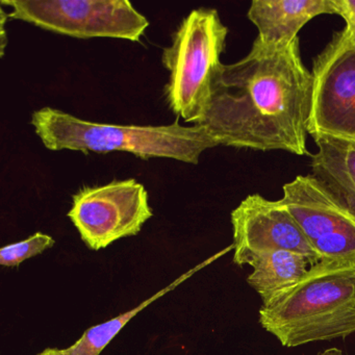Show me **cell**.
Segmentation results:
<instances>
[{"mask_svg": "<svg viewBox=\"0 0 355 355\" xmlns=\"http://www.w3.org/2000/svg\"><path fill=\"white\" fill-rule=\"evenodd\" d=\"M311 87L299 39L286 47L255 39L246 57L220 68L201 125L221 146L311 155Z\"/></svg>", "mask_w": 355, "mask_h": 355, "instance_id": "1", "label": "cell"}, {"mask_svg": "<svg viewBox=\"0 0 355 355\" xmlns=\"http://www.w3.org/2000/svg\"><path fill=\"white\" fill-rule=\"evenodd\" d=\"M259 324L288 348L355 332V259L322 261L261 304Z\"/></svg>", "mask_w": 355, "mask_h": 355, "instance_id": "2", "label": "cell"}, {"mask_svg": "<svg viewBox=\"0 0 355 355\" xmlns=\"http://www.w3.org/2000/svg\"><path fill=\"white\" fill-rule=\"evenodd\" d=\"M31 124L51 151L128 153L141 159H175L197 165L205 150L221 146L203 125H120L87 121L53 107L35 111Z\"/></svg>", "mask_w": 355, "mask_h": 355, "instance_id": "3", "label": "cell"}, {"mask_svg": "<svg viewBox=\"0 0 355 355\" xmlns=\"http://www.w3.org/2000/svg\"><path fill=\"white\" fill-rule=\"evenodd\" d=\"M227 35L217 10L199 8L180 22L164 49L162 63L169 72L166 103L187 123L201 125L205 120Z\"/></svg>", "mask_w": 355, "mask_h": 355, "instance_id": "4", "label": "cell"}, {"mask_svg": "<svg viewBox=\"0 0 355 355\" xmlns=\"http://www.w3.org/2000/svg\"><path fill=\"white\" fill-rule=\"evenodd\" d=\"M10 19L78 39L140 42L149 26L128 0H1Z\"/></svg>", "mask_w": 355, "mask_h": 355, "instance_id": "5", "label": "cell"}, {"mask_svg": "<svg viewBox=\"0 0 355 355\" xmlns=\"http://www.w3.org/2000/svg\"><path fill=\"white\" fill-rule=\"evenodd\" d=\"M153 216L148 192L132 178L84 187L72 196L68 213L80 238L92 250L137 236Z\"/></svg>", "mask_w": 355, "mask_h": 355, "instance_id": "6", "label": "cell"}, {"mask_svg": "<svg viewBox=\"0 0 355 355\" xmlns=\"http://www.w3.org/2000/svg\"><path fill=\"white\" fill-rule=\"evenodd\" d=\"M309 134L355 140V44L336 33L313 60Z\"/></svg>", "mask_w": 355, "mask_h": 355, "instance_id": "7", "label": "cell"}, {"mask_svg": "<svg viewBox=\"0 0 355 355\" xmlns=\"http://www.w3.org/2000/svg\"><path fill=\"white\" fill-rule=\"evenodd\" d=\"M282 205L298 223L319 261L355 259V217L311 175L284 184Z\"/></svg>", "mask_w": 355, "mask_h": 355, "instance_id": "8", "label": "cell"}, {"mask_svg": "<svg viewBox=\"0 0 355 355\" xmlns=\"http://www.w3.org/2000/svg\"><path fill=\"white\" fill-rule=\"evenodd\" d=\"M232 224L234 263L240 267L259 253L275 250L301 253L311 266L319 263L298 223L279 200L250 195L232 211Z\"/></svg>", "mask_w": 355, "mask_h": 355, "instance_id": "9", "label": "cell"}, {"mask_svg": "<svg viewBox=\"0 0 355 355\" xmlns=\"http://www.w3.org/2000/svg\"><path fill=\"white\" fill-rule=\"evenodd\" d=\"M336 14L332 0H253L248 19L257 28V40L271 47H286L313 18Z\"/></svg>", "mask_w": 355, "mask_h": 355, "instance_id": "10", "label": "cell"}, {"mask_svg": "<svg viewBox=\"0 0 355 355\" xmlns=\"http://www.w3.org/2000/svg\"><path fill=\"white\" fill-rule=\"evenodd\" d=\"M318 151L311 155V176L355 217V140L313 137Z\"/></svg>", "mask_w": 355, "mask_h": 355, "instance_id": "11", "label": "cell"}, {"mask_svg": "<svg viewBox=\"0 0 355 355\" xmlns=\"http://www.w3.org/2000/svg\"><path fill=\"white\" fill-rule=\"evenodd\" d=\"M247 265L253 269L247 284L259 295L263 304L296 284L313 267L305 255L286 250L259 253Z\"/></svg>", "mask_w": 355, "mask_h": 355, "instance_id": "12", "label": "cell"}, {"mask_svg": "<svg viewBox=\"0 0 355 355\" xmlns=\"http://www.w3.org/2000/svg\"><path fill=\"white\" fill-rule=\"evenodd\" d=\"M230 249H234V247H230L226 250L221 251V252L217 253V254L211 257V259H207V261L201 263L200 265L196 266L193 268L190 271L184 273V275L180 276V278L172 282L169 286H166L163 290L159 291L157 294L151 296L150 298L147 300L143 301L142 303L135 307V309H130V311H126V313H122V315H118V317L114 318V319L110 320V321L105 322V323L98 324V325L92 326L89 328L80 340H76L72 346L68 347L67 349H63L64 354L65 355H99L101 351L111 343V340L119 334L120 330L135 317L138 315L141 311L148 306L149 304L157 300V299L161 298V297L165 296L167 293L170 291L174 290L178 284L184 282V280L189 279L193 274L196 273L199 270L205 268V266L209 265L213 263L215 259L218 257H221L223 253L227 252Z\"/></svg>", "mask_w": 355, "mask_h": 355, "instance_id": "13", "label": "cell"}, {"mask_svg": "<svg viewBox=\"0 0 355 355\" xmlns=\"http://www.w3.org/2000/svg\"><path fill=\"white\" fill-rule=\"evenodd\" d=\"M53 236L36 232L21 242L7 245L0 250V265L5 267H18L31 257H37L55 245Z\"/></svg>", "mask_w": 355, "mask_h": 355, "instance_id": "14", "label": "cell"}, {"mask_svg": "<svg viewBox=\"0 0 355 355\" xmlns=\"http://www.w3.org/2000/svg\"><path fill=\"white\" fill-rule=\"evenodd\" d=\"M336 15L344 19V36L355 44V0H332Z\"/></svg>", "mask_w": 355, "mask_h": 355, "instance_id": "15", "label": "cell"}, {"mask_svg": "<svg viewBox=\"0 0 355 355\" xmlns=\"http://www.w3.org/2000/svg\"><path fill=\"white\" fill-rule=\"evenodd\" d=\"M0 13H1V57H3V53H5L6 44H7L5 39V24L6 20H9L10 18L9 16H8V14H6L5 11H3V8L1 9V11H0Z\"/></svg>", "mask_w": 355, "mask_h": 355, "instance_id": "16", "label": "cell"}, {"mask_svg": "<svg viewBox=\"0 0 355 355\" xmlns=\"http://www.w3.org/2000/svg\"><path fill=\"white\" fill-rule=\"evenodd\" d=\"M37 355H65L64 354V351L61 350V349L58 348H47L45 349L42 352L39 353Z\"/></svg>", "mask_w": 355, "mask_h": 355, "instance_id": "17", "label": "cell"}, {"mask_svg": "<svg viewBox=\"0 0 355 355\" xmlns=\"http://www.w3.org/2000/svg\"><path fill=\"white\" fill-rule=\"evenodd\" d=\"M318 355H344L343 351L338 348H328L321 351Z\"/></svg>", "mask_w": 355, "mask_h": 355, "instance_id": "18", "label": "cell"}]
</instances>
